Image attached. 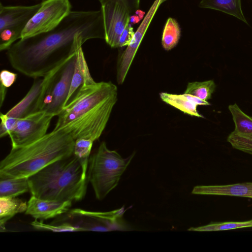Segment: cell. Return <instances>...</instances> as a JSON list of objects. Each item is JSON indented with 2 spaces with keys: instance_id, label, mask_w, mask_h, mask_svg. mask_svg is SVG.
I'll list each match as a JSON object with an SVG mask.
<instances>
[{
  "instance_id": "obj_15",
  "label": "cell",
  "mask_w": 252,
  "mask_h": 252,
  "mask_svg": "<svg viewBox=\"0 0 252 252\" xmlns=\"http://www.w3.org/2000/svg\"><path fill=\"white\" fill-rule=\"evenodd\" d=\"M93 80H94L92 78L89 71L82 47L80 46L76 51L75 67L71 80L70 90L65 105L70 101L84 83Z\"/></svg>"
},
{
  "instance_id": "obj_24",
  "label": "cell",
  "mask_w": 252,
  "mask_h": 252,
  "mask_svg": "<svg viewBox=\"0 0 252 252\" xmlns=\"http://www.w3.org/2000/svg\"><path fill=\"white\" fill-rule=\"evenodd\" d=\"M94 142L90 139L84 138L75 140L73 155L80 163L86 176H87L90 154Z\"/></svg>"
},
{
  "instance_id": "obj_11",
  "label": "cell",
  "mask_w": 252,
  "mask_h": 252,
  "mask_svg": "<svg viewBox=\"0 0 252 252\" xmlns=\"http://www.w3.org/2000/svg\"><path fill=\"white\" fill-rule=\"evenodd\" d=\"M161 3V0H155L135 32L130 42L119 57L117 69V80L119 84H122L125 81L148 27Z\"/></svg>"
},
{
  "instance_id": "obj_21",
  "label": "cell",
  "mask_w": 252,
  "mask_h": 252,
  "mask_svg": "<svg viewBox=\"0 0 252 252\" xmlns=\"http://www.w3.org/2000/svg\"><path fill=\"white\" fill-rule=\"evenodd\" d=\"M121 209L115 210L109 212H89L81 209H74L71 211L72 214L74 215H81L88 216L96 218L106 223L110 230L113 228H120L119 221L121 220L123 213Z\"/></svg>"
},
{
  "instance_id": "obj_3",
  "label": "cell",
  "mask_w": 252,
  "mask_h": 252,
  "mask_svg": "<svg viewBox=\"0 0 252 252\" xmlns=\"http://www.w3.org/2000/svg\"><path fill=\"white\" fill-rule=\"evenodd\" d=\"M74 144L71 132L60 129L26 146L11 147L0 162V179L28 178L57 160L72 155Z\"/></svg>"
},
{
  "instance_id": "obj_18",
  "label": "cell",
  "mask_w": 252,
  "mask_h": 252,
  "mask_svg": "<svg viewBox=\"0 0 252 252\" xmlns=\"http://www.w3.org/2000/svg\"><path fill=\"white\" fill-rule=\"evenodd\" d=\"M27 202L16 197H0V225L1 230L5 229L7 220L19 213L25 212Z\"/></svg>"
},
{
  "instance_id": "obj_2",
  "label": "cell",
  "mask_w": 252,
  "mask_h": 252,
  "mask_svg": "<svg viewBox=\"0 0 252 252\" xmlns=\"http://www.w3.org/2000/svg\"><path fill=\"white\" fill-rule=\"evenodd\" d=\"M117 100V88L111 82H86L58 115L54 129L69 131L75 140L95 141L104 131Z\"/></svg>"
},
{
  "instance_id": "obj_20",
  "label": "cell",
  "mask_w": 252,
  "mask_h": 252,
  "mask_svg": "<svg viewBox=\"0 0 252 252\" xmlns=\"http://www.w3.org/2000/svg\"><path fill=\"white\" fill-rule=\"evenodd\" d=\"M161 100L184 113L198 118H204L197 110V105L188 99L185 94H174L162 92L159 94Z\"/></svg>"
},
{
  "instance_id": "obj_19",
  "label": "cell",
  "mask_w": 252,
  "mask_h": 252,
  "mask_svg": "<svg viewBox=\"0 0 252 252\" xmlns=\"http://www.w3.org/2000/svg\"><path fill=\"white\" fill-rule=\"evenodd\" d=\"M30 191L28 178L0 179V197H17Z\"/></svg>"
},
{
  "instance_id": "obj_22",
  "label": "cell",
  "mask_w": 252,
  "mask_h": 252,
  "mask_svg": "<svg viewBox=\"0 0 252 252\" xmlns=\"http://www.w3.org/2000/svg\"><path fill=\"white\" fill-rule=\"evenodd\" d=\"M181 36V30L177 21L169 17L165 24L162 35L161 43L163 48L169 51L175 47L178 43Z\"/></svg>"
},
{
  "instance_id": "obj_6",
  "label": "cell",
  "mask_w": 252,
  "mask_h": 252,
  "mask_svg": "<svg viewBox=\"0 0 252 252\" xmlns=\"http://www.w3.org/2000/svg\"><path fill=\"white\" fill-rule=\"evenodd\" d=\"M76 59V52L43 77L37 111L54 117L61 112L70 90Z\"/></svg>"
},
{
  "instance_id": "obj_9",
  "label": "cell",
  "mask_w": 252,
  "mask_h": 252,
  "mask_svg": "<svg viewBox=\"0 0 252 252\" xmlns=\"http://www.w3.org/2000/svg\"><path fill=\"white\" fill-rule=\"evenodd\" d=\"M53 117L50 114L39 111L17 120L8 135L12 148L26 146L42 137L47 133Z\"/></svg>"
},
{
  "instance_id": "obj_30",
  "label": "cell",
  "mask_w": 252,
  "mask_h": 252,
  "mask_svg": "<svg viewBox=\"0 0 252 252\" xmlns=\"http://www.w3.org/2000/svg\"><path fill=\"white\" fill-rule=\"evenodd\" d=\"M186 96L193 102L194 103L198 105H210V103L208 101L203 100L196 96L189 94H185Z\"/></svg>"
},
{
  "instance_id": "obj_29",
  "label": "cell",
  "mask_w": 252,
  "mask_h": 252,
  "mask_svg": "<svg viewBox=\"0 0 252 252\" xmlns=\"http://www.w3.org/2000/svg\"><path fill=\"white\" fill-rule=\"evenodd\" d=\"M101 4L111 0H98ZM122 1L127 8L130 15H133L139 9L140 0H119Z\"/></svg>"
},
{
  "instance_id": "obj_5",
  "label": "cell",
  "mask_w": 252,
  "mask_h": 252,
  "mask_svg": "<svg viewBox=\"0 0 252 252\" xmlns=\"http://www.w3.org/2000/svg\"><path fill=\"white\" fill-rule=\"evenodd\" d=\"M134 155L123 158L116 151L108 149L105 142L101 143L90 157L87 172L88 180L98 200L103 199L118 185Z\"/></svg>"
},
{
  "instance_id": "obj_32",
  "label": "cell",
  "mask_w": 252,
  "mask_h": 252,
  "mask_svg": "<svg viewBox=\"0 0 252 252\" xmlns=\"http://www.w3.org/2000/svg\"><path fill=\"white\" fill-rule=\"evenodd\" d=\"M167 0H161V3H162L163 2L166 1Z\"/></svg>"
},
{
  "instance_id": "obj_12",
  "label": "cell",
  "mask_w": 252,
  "mask_h": 252,
  "mask_svg": "<svg viewBox=\"0 0 252 252\" xmlns=\"http://www.w3.org/2000/svg\"><path fill=\"white\" fill-rule=\"evenodd\" d=\"M26 215L41 220L55 218L67 212L71 206V201L45 200L32 195L28 202Z\"/></svg>"
},
{
  "instance_id": "obj_23",
  "label": "cell",
  "mask_w": 252,
  "mask_h": 252,
  "mask_svg": "<svg viewBox=\"0 0 252 252\" xmlns=\"http://www.w3.org/2000/svg\"><path fill=\"white\" fill-rule=\"evenodd\" d=\"M216 88V85L213 80L189 82L184 94H191L203 100L208 101L211 98Z\"/></svg>"
},
{
  "instance_id": "obj_25",
  "label": "cell",
  "mask_w": 252,
  "mask_h": 252,
  "mask_svg": "<svg viewBox=\"0 0 252 252\" xmlns=\"http://www.w3.org/2000/svg\"><path fill=\"white\" fill-rule=\"evenodd\" d=\"M252 227V220L243 221H227L210 223L197 227H191L190 231H215Z\"/></svg>"
},
{
  "instance_id": "obj_8",
  "label": "cell",
  "mask_w": 252,
  "mask_h": 252,
  "mask_svg": "<svg viewBox=\"0 0 252 252\" xmlns=\"http://www.w3.org/2000/svg\"><path fill=\"white\" fill-rule=\"evenodd\" d=\"M69 0H45L30 19L21 39L49 32L58 27L71 11Z\"/></svg>"
},
{
  "instance_id": "obj_10",
  "label": "cell",
  "mask_w": 252,
  "mask_h": 252,
  "mask_svg": "<svg viewBox=\"0 0 252 252\" xmlns=\"http://www.w3.org/2000/svg\"><path fill=\"white\" fill-rule=\"evenodd\" d=\"M105 31V40L112 48H118L120 37L130 23V14L119 0H111L101 4Z\"/></svg>"
},
{
  "instance_id": "obj_26",
  "label": "cell",
  "mask_w": 252,
  "mask_h": 252,
  "mask_svg": "<svg viewBox=\"0 0 252 252\" xmlns=\"http://www.w3.org/2000/svg\"><path fill=\"white\" fill-rule=\"evenodd\" d=\"M32 226L36 229L40 230H48L53 232H73L87 230L86 227L73 226L68 223L59 225H52L43 223L37 220L32 222Z\"/></svg>"
},
{
  "instance_id": "obj_28",
  "label": "cell",
  "mask_w": 252,
  "mask_h": 252,
  "mask_svg": "<svg viewBox=\"0 0 252 252\" xmlns=\"http://www.w3.org/2000/svg\"><path fill=\"white\" fill-rule=\"evenodd\" d=\"M135 32L131 25L128 24L123 31L118 43V47L127 46L133 37Z\"/></svg>"
},
{
  "instance_id": "obj_1",
  "label": "cell",
  "mask_w": 252,
  "mask_h": 252,
  "mask_svg": "<svg viewBox=\"0 0 252 252\" xmlns=\"http://www.w3.org/2000/svg\"><path fill=\"white\" fill-rule=\"evenodd\" d=\"M105 38L100 10L71 11L54 30L20 39L6 50L11 66L34 79L44 77L86 41Z\"/></svg>"
},
{
  "instance_id": "obj_13",
  "label": "cell",
  "mask_w": 252,
  "mask_h": 252,
  "mask_svg": "<svg viewBox=\"0 0 252 252\" xmlns=\"http://www.w3.org/2000/svg\"><path fill=\"white\" fill-rule=\"evenodd\" d=\"M43 77L34 79L33 83L26 95L6 113L7 117L18 120L37 112V107L41 93Z\"/></svg>"
},
{
  "instance_id": "obj_27",
  "label": "cell",
  "mask_w": 252,
  "mask_h": 252,
  "mask_svg": "<svg viewBox=\"0 0 252 252\" xmlns=\"http://www.w3.org/2000/svg\"><path fill=\"white\" fill-rule=\"evenodd\" d=\"M18 74L7 69L0 73V87L7 89L16 82Z\"/></svg>"
},
{
  "instance_id": "obj_7",
  "label": "cell",
  "mask_w": 252,
  "mask_h": 252,
  "mask_svg": "<svg viewBox=\"0 0 252 252\" xmlns=\"http://www.w3.org/2000/svg\"><path fill=\"white\" fill-rule=\"evenodd\" d=\"M40 3L32 5H8L0 3V50H7L21 39L27 24L35 14Z\"/></svg>"
},
{
  "instance_id": "obj_17",
  "label": "cell",
  "mask_w": 252,
  "mask_h": 252,
  "mask_svg": "<svg viewBox=\"0 0 252 252\" xmlns=\"http://www.w3.org/2000/svg\"><path fill=\"white\" fill-rule=\"evenodd\" d=\"M199 6L220 11L248 24L242 9L241 0H201Z\"/></svg>"
},
{
  "instance_id": "obj_31",
  "label": "cell",
  "mask_w": 252,
  "mask_h": 252,
  "mask_svg": "<svg viewBox=\"0 0 252 252\" xmlns=\"http://www.w3.org/2000/svg\"><path fill=\"white\" fill-rule=\"evenodd\" d=\"M141 19L140 17L137 14L134 13V14L130 16V22L135 24L138 23Z\"/></svg>"
},
{
  "instance_id": "obj_33",
  "label": "cell",
  "mask_w": 252,
  "mask_h": 252,
  "mask_svg": "<svg viewBox=\"0 0 252 252\" xmlns=\"http://www.w3.org/2000/svg\"></svg>"
},
{
  "instance_id": "obj_4",
  "label": "cell",
  "mask_w": 252,
  "mask_h": 252,
  "mask_svg": "<svg viewBox=\"0 0 252 252\" xmlns=\"http://www.w3.org/2000/svg\"><path fill=\"white\" fill-rule=\"evenodd\" d=\"M32 195L58 201H77L85 196L87 176L73 155L48 164L28 177Z\"/></svg>"
},
{
  "instance_id": "obj_14",
  "label": "cell",
  "mask_w": 252,
  "mask_h": 252,
  "mask_svg": "<svg viewBox=\"0 0 252 252\" xmlns=\"http://www.w3.org/2000/svg\"><path fill=\"white\" fill-rule=\"evenodd\" d=\"M192 193L252 198V182L226 185L197 186L194 187Z\"/></svg>"
},
{
  "instance_id": "obj_16",
  "label": "cell",
  "mask_w": 252,
  "mask_h": 252,
  "mask_svg": "<svg viewBox=\"0 0 252 252\" xmlns=\"http://www.w3.org/2000/svg\"><path fill=\"white\" fill-rule=\"evenodd\" d=\"M227 141L233 148L252 155V117L232 131Z\"/></svg>"
}]
</instances>
